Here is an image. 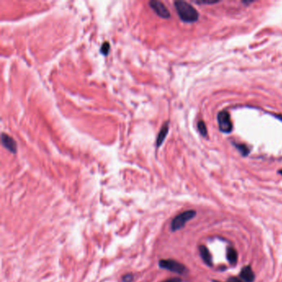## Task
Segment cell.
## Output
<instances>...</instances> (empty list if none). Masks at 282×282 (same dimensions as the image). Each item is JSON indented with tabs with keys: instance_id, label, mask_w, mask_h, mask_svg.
<instances>
[{
	"instance_id": "7a4b0ae2",
	"label": "cell",
	"mask_w": 282,
	"mask_h": 282,
	"mask_svg": "<svg viewBox=\"0 0 282 282\" xmlns=\"http://www.w3.org/2000/svg\"><path fill=\"white\" fill-rule=\"evenodd\" d=\"M195 215H196V212L194 210H187L178 214L176 217L173 218L171 224V229L173 232L178 231L182 229L187 222L194 218Z\"/></svg>"
},
{
	"instance_id": "4fadbf2b",
	"label": "cell",
	"mask_w": 282,
	"mask_h": 282,
	"mask_svg": "<svg viewBox=\"0 0 282 282\" xmlns=\"http://www.w3.org/2000/svg\"><path fill=\"white\" fill-rule=\"evenodd\" d=\"M109 50H110V44L108 42H104L100 48V53L104 56H108L109 53Z\"/></svg>"
},
{
	"instance_id": "52a82bcc",
	"label": "cell",
	"mask_w": 282,
	"mask_h": 282,
	"mask_svg": "<svg viewBox=\"0 0 282 282\" xmlns=\"http://www.w3.org/2000/svg\"><path fill=\"white\" fill-rule=\"evenodd\" d=\"M240 277L243 282H253L255 279V275L252 269L249 266H246L243 268L240 273Z\"/></svg>"
},
{
	"instance_id": "8fae6325",
	"label": "cell",
	"mask_w": 282,
	"mask_h": 282,
	"mask_svg": "<svg viewBox=\"0 0 282 282\" xmlns=\"http://www.w3.org/2000/svg\"><path fill=\"white\" fill-rule=\"evenodd\" d=\"M234 145H235L237 149L239 151L243 156L246 157V156H247V155L249 154V149H248V147H247L246 145H244V144H238V143H234Z\"/></svg>"
},
{
	"instance_id": "ac0fdd59",
	"label": "cell",
	"mask_w": 282,
	"mask_h": 282,
	"mask_svg": "<svg viewBox=\"0 0 282 282\" xmlns=\"http://www.w3.org/2000/svg\"><path fill=\"white\" fill-rule=\"evenodd\" d=\"M275 117H277L279 118L281 120H282V115H275Z\"/></svg>"
},
{
	"instance_id": "6da1fadb",
	"label": "cell",
	"mask_w": 282,
	"mask_h": 282,
	"mask_svg": "<svg viewBox=\"0 0 282 282\" xmlns=\"http://www.w3.org/2000/svg\"><path fill=\"white\" fill-rule=\"evenodd\" d=\"M175 8L180 20L187 23H192L199 19L200 14L194 7L185 1H175Z\"/></svg>"
},
{
	"instance_id": "2e32d148",
	"label": "cell",
	"mask_w": 282,
	"mask_h": 282,
	"mask_svg": "<svg viewBox=\"0 0 282 282\" xmlns=\"http://www.w3.org/2000/svg\"><path fill=\"white\" fill-rule=\"evenodd\" d=\"M162 282H182V280L179 277H173V278H170L165 280V281H163Z\"/></svg>"
},
{
	"instance_id": "5b68a950",
	"label": "cell",
	"mask_w": 282,
	"mask_h": 282,
	"mask_svg": "<svg viewBox=\"0 0 282 282\" xmlns=\"http://www.w3.org/2000/svg\"><path fill=\"white\" fill-rule=\"evenodd\" d=\"M149 6L160 18H169L171 17L170 11L168 10L166 6L162 2L152 0V1L149 2Z\"/></svg>"
},
{
	"instance_id": "e0dca14e",
	"label": "cell",
	"mask_w": 282,
	"mask_h": 282,
	"mask_svg": "<svg viewBox=\"0 0 282 282\" xmlns=\"http://www.w3.org/2000/svg\"><path fill=\"white\" fill-rule=\"evenodd\" d=\"M213 282H219L217 281H213ZM227 282H243L242 280H240V279L237 278V277H231V278H229L228 280V281Z\"/></svg>"
},
{
	"instance_id": "30bf717a",
	"label": "cell",
	"mask_w": 282,
	"mask_h": 282,
	"mask_svg": "<svg viewBox=\"0 0 282 282\" xmlns=\"http://www.w3.org/2000/svg\"><path fill=\"white\" fill-rule=\"evenodd\" d=\"M227 257L229 259V262L232 265H235L238 259V255H237V252L233 248V247H230L228 249V252H227Z\"/></svg>"
},
{
	"instance_id": "8992f818",
	"label": "cell",
	"mask_w": 282,
	"mask_h": 282,
	"mask_svg": "<svg viewBox=\"0 0 282 282\" xmlns=\"http://www.w3.org/2000/svg\"><path fill=\"white\" fill-rule=\"evenodd\" d=\"M1 141H2L3 146H4L7 151H9L11 153H17V151H18L17 142H16V141H15L12 137L7 135V133H5V132H3V133L1 134Z\"/></svg>"
},
{
	"instance_id": "d6986e66",
	"label": "cell",
	"mask_w": 282,
	"mask_h": 282,
	"mask_svg": "<svg viewBox=\"0 0 282 282\" xmlns=\"http://www.w3.org/2000/svg\"><path fill=\"white\" fill-rule=\"evenodd\" d=\"M279 174H281V175H282V170H281V171H279Z\"/></svg>"
},
{
	"instance_id": "7c38bea8",
	"label": "cell",
	"mask_w": 282,
	"mask_h": 282,
	"mask_svg": "<svg viewBox=\"0 0 282 282\" xmlns=\"http://www.w3.org/2000/svg\"><path fill=\"white\" fill-rule=\"evenodd\" d=\"M198 130H199V132H200V134H201L202 136H207V128H206V125H205V122H204L203 120H200V121L198 122Z\"/></svg>"
},
{
	"instance_id": "277c9868",
	"label": "cell",
	"mask_w": 282,
	"mask_h": 282,
	"mask_svg": "<svg viewBox=\"0 0 282 282\" xmlns=\"http://www.w3.org/2000/svg\"><path fill=\"white\" fill-rule=\"evenodd\" d=\"M218 123L219 130L223 133H230L232 130V122L230 114L227 111H221L218 114Z\"/></svg>"
},
{
	"instance_id": "9c48e42d",
	"label": "cell",
	"mask_w": 282,
	"mask_h": 282,
	"mask_svg": "<svg viewBox=\"0 0 282 282\" xmlns=\"http://www.w3.org/2000/svg\"><path fill=\"white\" fill-rule=\"evenodd\" d=\"M199 250H200V256L202 257V259H203V261L208 265V266H212V257H211L210 252H209V251L208 250V248L204 245H202V246H200V248H199Z\"/></svg>"
},
{
	"instance_id": "5bb4252c",
	"label": "cell",
	"mask_w": 282,
	"mask_h": 282,
	"mask_svg": "<svg viewBox=\"0 0 282 282\" xmlns=\"http://www.w3.org/2000/svg\"><path fill=\"white\" fill-rule=\"evenodd\" d=\"M133 280V275L132 274H127L122 276V281L123 282H132Z\"/></svg>"
},
{
	"instance_id": "9a60e30c",
	"label": "cell",
	"mask_w": 282,
	"mask_h": 282,
	"mask_svg": "<svg viewBox=\"0 0 282 282\" xmlns=\"http://www.w3.org/2000/svg\"><path fill=\"white\" fill-rule=\"evenodd\" d=\"M219 3V1H196L198 4H214Z\"/></svg>"
},
{
	"instance_id": "ba28073f",
	"label": "cell",
	"mask_w": 282,
	"mask_h": 282,
	"mask_svg": "<svg viewBox=\"0 0 282 282\" xmlns=\"http://www.w3.org/2000/svg\"><path fill=\"white\" fill-rule=\"evenodd\" d=\"M168 132H169V122H165L163 126L161 127L160 132L158 133V136L157 137V146L160 147L161 144L164 142L165 137L167 136Z\"/></svg>"
},
{
	"instance_id": "3957f363",
	"label": "cell",
	"mask_w": 282,
	"mask_h": 282,
	"mask_svg": "<svg viewBox=\"0 0 282 282\" xmlns=\"http://www.w3.org/2000/svg\"><path fill=\"white\" fill-rule=\"evenodd\" d=\"M159 266L162 269H165L170 272H175L177 274H185L187 272L186 267L179 261L171 260V259H166V260H161L159 261Z\"/></svg>"
}]
</instances>
